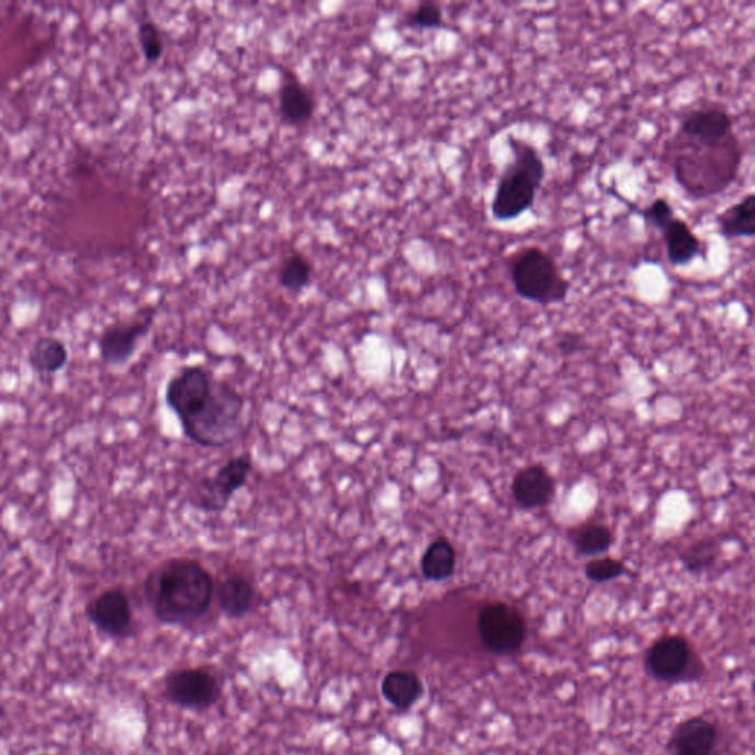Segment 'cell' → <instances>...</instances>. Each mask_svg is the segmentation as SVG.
I'll return each instance as SVG.
<instances>
[{
  "mask_svg": "<svg viewBox=\"0 0 755 755\" xmlns=\"http://www.w3.org/2000/svg\"><path fill=\"white\" fill-rule=\"evenodd\" d=\"M383 697L394 707V710L406 713L422 698L424 684L414 672L394 671L384 677Z\"/></svg>",
  "mask_w": 755,
  "mask_h": 755,
  "instance_id": "cell-21",
  "label": "cell"
},
{
  "mask_svg": "<svg viewBox=\"0 0 755 755\" xmlns=\"http://www.w3.org/2000/svg\"><path fill=\"white\" fill-rule=\"evenodd\" d=\"M556 492L555 478L542 463L518 471L512 483V496L518 508L525 510L544 508Z\"/></svg>",
  "mask_w": 755,
  "mask_h": 755,
  "instance_id": "cell-14",
  "label": "cell"
},
{
  "mask_svg": "<svg viewBox=\"0 0 755 755\" xmlns=\"http://www.w3.org/2000/svg\"><path fill=\"white\" fill-rule=\"evenodd\" d=\"M718 740V726L698 715L677 724L668 741V751L672 755H711Z\"/></svg>",
  "mask_w": 755,
  "mask_h": 755,
  "instance_id": "cell-15",
  "label": "cell"
},
{
  "mask_svg": "<svg viewBox=\"0 0 755 755\" xmlns=\"http://www.w3.org/2000/svg\"><path fill=\"white\" fill-rule=\"evenodd\" d=\"M279 113L286 123L300 126L315 113V98L291 71L285 72L279 89Z\"/></svg>",
  "mask_w": 755,
  "mask_h": 755,
  "instance_id": "cell-17",
  "label": "cell"
},
{
  "mask_svg": "<svg viewBox=\"0 0 755 755\" xmlns=\"http://www.w3.org/2000/svg\"><path fill=\"white\" fill-rule=\"evenodd\" d=\"M214 378L203 367H184L169 381L166 403L179 420L188 418L212 392Z\"/></svg>",
  "mask_w": 755,
  "mask_h": 755,
  "instance_id": "cell-10",
  "label": "cell"
},
{
  "mask_svg": "<svg viewBox=\"0 0 755 755\" xmlns=\"http://www.w3.org/2000/svg\"><path fill=\"white\" fill-rule=\"evenodd\" d=\"M27 360L36 375L54 376L67 367L70 353L66 342L54 336H45L33 342Z\"/></svg>",
  "mask_w": 755,
  "mask_h": 755,
  "instance_id": "cell-20",
  "label": "cell"
},
{
  "mask_svg": "<svg viewBox=\"0 0 755 755\" xmlns=\"http://www.w3.org/2000/svg\"><path fill=\"white\" fill-rule=\"evenodd\" d=\"M312 281V264L306 257L290 256L279 272V283L283 289L298 293Z\"/></svg>",
  "mask_w": 755,
  "mask_h": 755,
  "instance_id": "cell-24",
  "label": "cell"
},
{
  "mask_svg": "<svg viewBox=\"0 0 755 755\" xmlns=\"http://www.w3.org/2000/svg\"><path fill=\"white\" fill-rule=\"evenodd\" d=\"M153 324L154 312H149L142 319L109 326L98 341L102 362L111 368L124 367L131 362L142 338L147 336Z\"/></svg>",
  "mask_w": 755,
  "mask_h": 755,
  "instance_id": "cell-12",
  "label": "cell"
},
{
  "mask_svg": "<svg viewBox=\"0 0 755 755\" xmlns=\"http://www.w3.org/2000/svg\"><path fill=\"white\" fill-rule=\"evenodd\" d=\"M671 147L673 178L690 200L722 195L740 178L745 148L735 133L715 142L675 136Z\"/></svg>",
  "mask_w": 755,
  "mask_h": 755,
  "instance_id": "cell-2",
  "label": "cell"
},
{
  "mask_svg": "<svg viewBox=\"0 0 755 755\" xmlns=\"http://www.w3.org/2000/svg\"><path fill=\"white\" fill-rule=\"evenodd\" d=\"M720 549L714 540L703 539L686 548L680 560L690 573L707 572L718 561Z\"/></svg>",
  "mask_w": 755,
  "mask_h": 755,
  "instance_id": "cell-25",
  "label": "cell"
},
{
  "mask_svg": "<svg viewBox=\"0 0 755 755\" xmlns=\"http://www.w3.org/2000/svg\"><path fill=\"white\" fill-rule=\"evenodd\" d=\"M694 663L692 646L680 634H667L652 643L646 652V671L661 681L684 680Z\"/></svg>",
  "mask_w": 755,
  "mask_h": 755,
  "instance_id": "cell-11",
  "label": "cell"
},
{
  "mask_svg": "<svg viewBox=\"0 0 755 755\" xmlns=\"http://www.w3.org/2000/svg\"><path fill=\"white\" fill-rule=\"evenodd\" d=\"M86 617L105 636L127 638L133 629V607L123 587H109L86 604Z\"/></svg>",
  "mask_w": 755,
  "mask_h": 755,
  "instance_id": "cell-9",
  "label": "cell"
},
{
  "mask_svg": "<svg viewBox=\"0 0 755 755\" xmlns=\"http://www.w3.org/2000/svg\"><path fill=\"white\" fill-rule=\"evenodd\" d=\"M145 598L162 624H187L204 616L214 598V578L201 562L173 557L145 578Z\"/></svg>",
  "mask_w": 755,
  "mask_h": 755,
  "instance_id": "cell-1",
  "label": "cell"
},
{
  "mask_svg": "<svg viewBox=\"0 0 755 755\" xmlns=\"http://www.w3.org/2000/svg\"><path fill=\"white\" fill-rule=\"evenodd\" d=\"M137 37H139L140 49L144 53L145 59L148 63H157L165 53V41H162L161 32L153 21H144L137 29Z\"/></svg>",
  "mask_w": 755,
  "mask_h": 755,
  "instance_id": "cell-28",
  "label": "cell"
},
{
  "mask_svg": "<svg viewBox=\"0 0 755 755\" xmlns=\"http://www.w3.org/2000/svg\"><path fill=\"white\" fill-rule=\"evenodd\" d=\"M585 573L587 581L608 583L623 577L628 573V566L616 557L600 556L587 562Z\"/></svg>",
  "mask_w": 755,
  "mask_h": 755,
  "instance_id": "cell-26",
  "label": "cell"
},
{
  "mask_svg": "<svg viewBox=\"0 0 755 755\" xmlns=\"http://www.w3.org/2000/svg\"><path fill=\"white\" fill-rule=\"evenodd\" d=\"M218 607L229 619H243L255 605L256 590L252 583L243 574H229L214 590Z\"/></svg>",
  "mask_w": 755,
  "mask_h": 755,
  "instance_id": "cell-18",
  "label": "cell"
},
{
  "mask_svg": "<svg viewBox=\"0 0 755 755\" xmlns=\"http://www.w3.org/2000/svg\"><path fill=\"white\" fill-rule=\"evenodd\" d=\"M252 472L250 454L229 459L213 475L201 480L194 492L195 508L204 512L218 514L227 508L235 493L241 491Z\"/></svg>",
  "mask_w": 755,
  "mask_h": 755,
  "instance_id": "cell-7",
  "label": "cell"
},
{
  "mask_svg": "<svg viewBox=\"0 0 755 755\" xmlns=\"http://www.w3.org/2000/svg\"><path fill=\"white\" fill-rule=\"evenodd\" d=\"M406 24L420 30L443 27L444 15L439 3L422 2L407 14Z\"/></svg>",
  "mask_w": 755,
  "mask_h": 755,
  "instance_id": "cell-27",
  "label": "cell"
},
{
  "mask_svg": "<svg viewBox=\"0 0 755 755\" xmlns=\"http://www.w3.org/2000/svg\"><path fill=\"white\" fill-rule=\"evenodd\" d=\"M639 214H641L646 225L658 230L666 227L668 223L677 216L675 207H673L671 201L664 199V196H658V199L652 201V203L646 205L645 209H642Z\"/></svg>",
  "mask_w": 755,
  "mask_h": 755,
  "instance_id": "cell-29",
  "label": "cell"
},
{
  "mask_svg": "<svg viewBox=\"0 0 755 755\" xmlns=\"http://www.w3.org/2000/svg\"><path fill=\"white\" fill-rule=\"evenodd\" d=\"M733 117L720 105L688 111L680 119L676 137L685 140L715 142L733 135Z\"/></svg>",
  "mask_w": 755,
  "mask_h": 755,
  "instance_id": "cell-13",
  "label": "cell"
},
{
  "mask_svg": "<svg viewBox=\"0 0 755 755\" xmlns=\"http://www.w3.org/2000/svg\"><path fill=\"white\" fill-rule=\"evenodd\" d=\"M720 236L728 241L754 238L755 235V194L750 192L737 203L729 205L715 216Z\"/></svg>",
  "mask_w": 755,
  "mask_h": 755,
  "instance_id": "cell-19",
  "label": "cell"
},
{
  "mask_svg": "<svg viewBox=\"0 0 755 755\" xmlns=\"http://www.w3.org/2000/svg\"><path fill=\"white\" fill-rule=\"evenodd\" d=\"M508 270L518 297L540 306L564 303L572 290V282L564 277L556 260L539 246H526L512 252Z\"/></svg>",
  "mask_w": 755,
  "mask_h": 755,
  "instance_id": "cell-5",
  "label": "cell"
},
{
  "mask_svg": "<svg viewBox=\"0 0 755 755\" xmlns=\"http://www.w3.org/2000/svg\"><path fill=\"white\" fill-rule=\"evenodd\" d=\"M477 630L483 646L495 655L515 654L527 639L525 616L506 602L484 605L478 613Z\"/></svg>",
  "mask_w": 755,
  "mask_h": 755,
  "instance_id": "cell-6",
  "label": "cell"
},
{
  "mask_svg": "<svg viewBox=\"0 0 755 755\" xmlns=\"http://www.w3.org/2000/svg\"><path fill=\"white\" fill-rule=\"evenodd\" d=\"M508 145L512 160L502 171L491 203L492 217L500 223L512 222L533 210L546 179V165L533 144L509 135Z\"/></svg>",
  "mask_w": 755,
  "mask_h": 755,
  "instance_id": "cell-3",
  "label": "cell"
},
{
  "mask_svg": "<svg viewBox=\"0 0 755 755\" xmlns=\"http://www.w3.org/2000/svg\"><path fill=\"white\" fill-rule=\"evenodd\" d=\"M457 570V551L448 539L439 538L425 549L420 572L428 582H444Z\"/></svg>",
  "mask_w": 755,
  "mask_h": 755,
  "instance_id": "cell-22",
  "label": "cell"
},
{
  "mask_svg": "<svg viewBox=\"0 0 755 755\" xmlns=\"http://www.w3.org/2000/svg\"><path fill=\"white\" fill-rule=\"evenodd\" d=\"M222 684L207 668L170 672L165 681V697L174 706L204 710L221 699Z\"/></svg>",
  "mask_w": 755,
  "mask_h": 755,
  "instance_id": "cell-8",
  "label": "cell"
},
{
  "mask_svg": "<svg viewBox=\"0 0 755 755\" xmlns=\"http://www.w3.org/2000/svg\"><path fill=\"white\" fill-rule=\"evenodd\" d=\"M566 538L583 556L605 555L613 543L612 531L607 526L598 525V522H587V525L574 527V529L568 530Z\"/></svg>",
  "mask_w": 755,
  "mask_h": 755,
  "instance_id": "cell-23",
  "label": "cell"
},
{
  "mask_svg": "<svg viewBox=\"0 0 755 755\" xmlns=\"http://www.w3.org/2000/svg\"><path fill=\"white\" fill-rule=\"evenodd\" d=\"M42 755H47V754H42Z\"/></svg>",
  "mask_w": 755,
  "mask_h": 755,
  "instance_id": "cell-31",
  "label": "cell"
},
{
  "mask_svg": "<svg viewBox=\"0 0 755 755\" xmlns=\"http://www.w3.org/2000/svg\"><path fill=\"white\" fill-rule=\"evenodd\" d=\"M582 345L583 340L578 334H564L561 340L557 341V347H560L562 353L565 354L576 353V351L582 349Z\"/></svg>",
  "mask_w": 755,
  "mask_h": 755,
  "instance_id": "cell-30",
  "label": "cell"
},
{
  "mask_svg": "<svg viewBox=\"0 0 755 755\" xmlns=\"http://www.w3.org/2000/svg\"><path fill=\"white\" fill-rule=\"evenodd\" d=\"M246 407L243 394L230 384L213 381L212 392L203 405L180 420L183 435L203 448H223L238 439L243 431Z\"/></svg>",
  "mask_w": 755,
  "mask_h": 755,
  "instance_id": "cell-4",
  "label": "cell"
},
{
  "mask_svg": "<svg viewBox=\"0 0 755 755\" xmlns=\"http://www.w3.org/2000/svg\"><path fill=\"white\" fill-rule=\"evenodd\" d=\"M660 232L663 234L668 263L673 268H685L698 257L706 256V248H703L701 238L695 234L692 226L684 218L676 216Z\"/></svg>",
  "mask_w": 755,
  "mask_h": 755,
  "instance_id": "cell-16",
  "label": "cell"
}]
</instances>
